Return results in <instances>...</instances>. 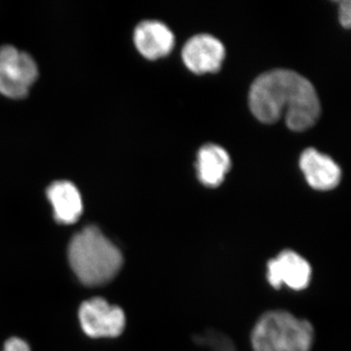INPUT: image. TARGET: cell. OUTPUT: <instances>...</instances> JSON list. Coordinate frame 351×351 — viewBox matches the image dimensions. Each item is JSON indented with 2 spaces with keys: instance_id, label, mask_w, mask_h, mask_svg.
<instances>
[{
  "instance_id": "obj_1",
  "label": "cell",
  "mask_w": 351,
  "mask_h": 351,
  "mask_svg": "<svg viewBox=\"0 0 351 351\" xmlns=\"http://www.w3.org/2000/svg\"><path fill=\"white\" fill-rule=\"evenodd\" d=\"M252 112L263 123L285 119L291 130L304 131L319 119L315 88L304 76L288 69H274L258 76L249 95Z\"/></svg>"
},
{
  "instance_id": "obj_2",
  "label": "cell",
  "mask_w": 351,
  "mask_h": 351,
  "mask_svg": "<svg viewBox=\"0 0 351 351\" xmlns=\"http://www.w3.org/2000/svg\"><path fill=\"white\" fill-rule=\"evenodd\" d=\"M69 260L77 278L90 287L110 282L123 265L121 252L95 226L73 237Z\"/></svg>"
},
{
  "instance_id": "obj_3",
  "label": "cell",
  "mask_w": 351,
  "mask_h": 351,
  "mask_svg": "<svg viewBox=\"0 0 351 351\" xmlns=\"http://www.w3.org/2000/svg\"><path fill=\"white\" fill-rule=\"evenodd\" d=\"M313 327L283 311H269L258 319L252 332L254 351H311Z\"/></svg>"
},
{
  "instance_id": "obj_4",
  "label": "cell",
  "mask_w": 351,
  "mask_h": 351,
  "mask_svg": "<svg viewBox=\"0 0 351 351\" xmlns=\"http://www.w3.org/2000/svg\"><path fill=\"white\" fill-rule=\"evenodd\" d=\"M38 73L31 55L12 45L0 47V93L12 98L24 97Z\"/></svg>"
},
{
  "instance_id": "obj_5",
  "label": "cell",
  "mask_w": 351,
  "mask_h": 351,
  "mask_svg": "<svg viewBox=\"0 0 351 351\" xmlns=\"http://www.w3.org/2000/svg\"><path fill=\"white\" fill-rule=\"evenodd\" d=\"M78 315L83 331L91 338H115L125 328L123 311L101 298L83 302Z\"/></svg>"
},
{
  "instance_id": "obj_6",
  "label": "cell",
  "mask_w": 351,
  "mask_h": 351,
  "mask_svg": "<svg viewBox=\"0 0 351 351\" xmlns=\"http://www.w3.org/2000/svg\"><path fill=\"white\" fill-rule=\"evenodd\" d=\"M182 61L196 75L216 73L226 57L223 44L210 34H197L184 44Z\"/></svg>"
},
{
  "instance_id": "obj_7",
  "label": "cell",
  "mask_w": 351,
  "mask_h": 351,
  "mask_svg": "<svg viewBox=\"0 0 351 351\" xmlns=\"http://www.w3.org/2000/svg\"><path fill=\"white\" fill-rule=\"evenodd\" d=\"M311 279V265L295 252L284 251L267 263V280L272 287L278 289L286 285L294 290H302Z\"/></svg>"
},
{
  "instance_id": "obj_8",
  "label": "cell",
  "mask_w": 351,
  "mask_h": 351,
  "mask_svg": "<svg viewBox=\"0 0 351 351\" xmlns=\"http://www.w3.org/2000/svg\"><path fill=\"white\" fill-rule=\"evenodd\" d=\"M300 167L309 186L318 191H330L341 182V170L338 164L313 147L302 152Z\"/></svg>"
},
{
  "instance_id": "obj_9",
  "label": "cell",
  "mask_w": 351,
  "mask_h": 351,
  "mask_svg": "<svg viewBox=\"0 0 351 351\" xmlns=\"http://www.w3.org/2000/svg\"><path fill=\"white\" fill-rule=\"evenodd\" d=\"M134 43L143 56L156 60L167 56L175 45L172 31L158 21H144L134 32Z\"/></svg>"
},
{
  "instance_id": "obj_10",
  "label": "cell",
  "mask_w": 351,
  "mask_h": 351,
  "mask_svg": "<svg viewBox=\"0 0 351 351\" xmlns=\"http://www.w3.org/2000/svg\"><path fill=\"white\" fill-rule=\"evenodd\" d=\"M47 197L54 210V217L59 223L71 225L82 213V198L73 182L56 181L47 189Z\"/></svg>"
},
{
  "instance_id": "obj_11",
  "label": "cell",
  "mask_w": 351,
  "mask_h": 351,
  "mask_svg": "<svg viewBox=\"0 0 351 351\" xmlns=\"http://www.w3.org/2000/svg\"><path fill=\"white\" fill-rule=\"evenodd\" d=\"M232 166L228 152L219 145L209 144L197 154L196 170L199 181L208 188H217L225 180Z\"/></svg>"
},
{
  "instance_id": "obj_12",
  "label": "cell",
  "mask_w": 351,
  "mask_h": 351,
  "mask_svg": "<svg viewBox=\"0 0 351 351\" xmlns=\"http://www.w3.org/2000/svg\"><path fill=\"white\" fill-rule=\"evenodd\" d=\"M339 21L343 27L348 29L351 25V3L350 0H343L339 3Z\"/></svg>"
},
{
  "instance_id": "obj_13",
  "label": "cell",
  "mask_w": 351,
  "mask_h": 351,
  "mask_svg": "<svg viewBox=\"0 0 351 351\" xmlns=\"http://www.w3.org/2000/svg\"><path fill=\"white\" fill-rule=\"evenodd\" d=\"M3 351H31V348L23 339L12 338L6 341Z\"/></svg>"
}]
</instances>
